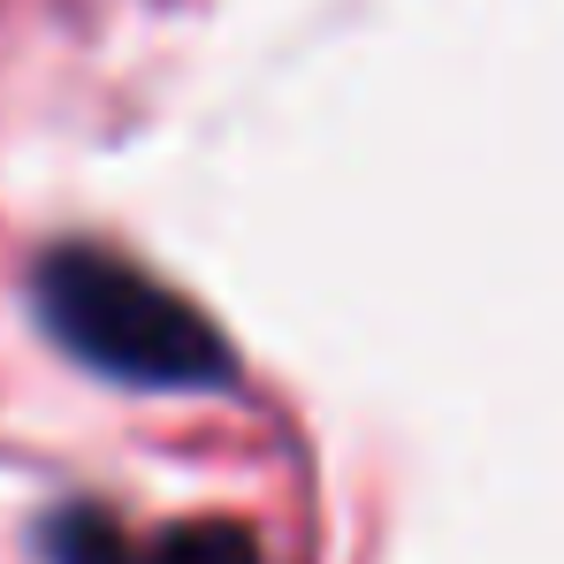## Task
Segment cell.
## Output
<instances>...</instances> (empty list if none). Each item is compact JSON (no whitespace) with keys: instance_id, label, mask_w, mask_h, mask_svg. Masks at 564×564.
<instances>
[{"instance_id":"obj_1","label":"cell","mask_w":564,"mask_h":564,"mask_svg":"<svg viewBox=\"0 0 564 564\" xmlns=\"http://www.w3.org/2000/svg\"><path fill=\"white\" fill-rule=\"evenodd\" d=\"M46 313L54 328L99 359L115 375L138 381H214L221 375V351L214 336L191 321L169 290H153L145 275L99 260V252H69L46 268Z\"/></svg>"}]
</instances>
